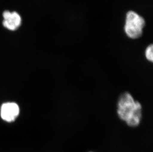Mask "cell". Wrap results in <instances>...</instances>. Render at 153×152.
I'll return each mask as SVG.
<instances>
[{"label":"cell","instance_id":"obj_1","mask_svg":"<svg viewBox=\"0 0 153 152\" xmlns=\"http://www.w3.org/2000/svg\"><path fill=\"white\" fill-rule=\"evenodd\" d=\"M117 113L119 118L128 126L136 127L141 120L142 106L130 93L125 92L119 98Z\"/></svg>","mask_w":153,"mask_h":152},{"label":"cell","instance_id":"obj_2","mask_svg":"<svg viewBox=\"0 0 153 152\" xmlns=\"http://www.w3.org/2000/svg\"><path fill=\"white\" fill-rule=\"evenodd\" d=\"M145 24L143 17L135 12L130 11L126 15L124 30L129 38L137 39L142 35Z\"/></svg>","mask_w":153,"mask_h":152},{"label":"cell","instance_id":"obj_3","mask_svg":"<svg viewBox=\"0 0 153 152\" xmlns=\"http://www.w3.org/2000/svg\"><path fill=\"white\" fill-rule=\"evenodd\" d=\"M1 17L2 26L9 31H16L22 24V17L20 13L16 10H4L1 13Z\"/></svg>","mask_w":153,"mask_h":152},{"label":"cell","instance_id":"obj_4","mask_svg":"<svg viewBox=\"0 0 153 152\" xmlns=\"http://www.w3.org/2000/svg\"><path fill=\"white\" fill-rule=\"evenodd\" d=\"M0 114L1 119L8 122L15 121L19 114V105L15 102H6L1 107Z\"/></svg>","mask_w":153,"mask_h":152},{"label":"cell","instance_id":"obj_5","mask_svg":"<svg viewBox=\"0 0 153 152\" xmlns=\"http://www.w3.org/2000/svg\"><path fill=\"white\" fill-rule=\"evenodd\" d=\"M153 45H151L148 46L145 52V55L148 61L150 62L153 61Z\"/></svg>","mask_w":153,"mask_h":152}]
</instances>
